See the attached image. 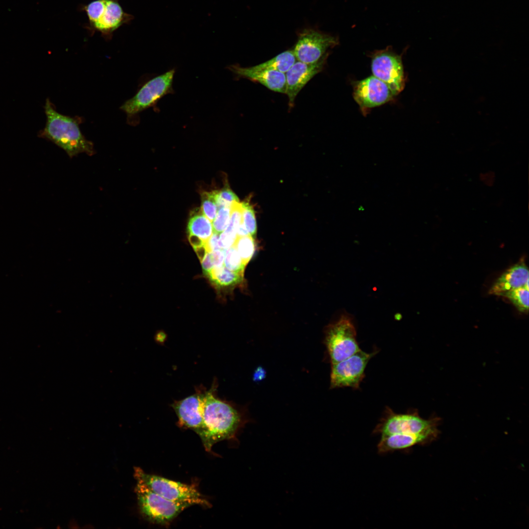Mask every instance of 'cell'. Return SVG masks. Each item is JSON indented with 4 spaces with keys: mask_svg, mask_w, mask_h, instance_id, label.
I'll use <instances>...</instances> for the list:
<instances>
[{
    "mask_svg": "<svg viewBox=\"0 0 529 529\" xmlns=\"http://www.w3.org/2000/svg\"><path fill=\"white\" fill-rule=\"evenodd\" d=\"M217 387L215 381L210 389L202 387V424L198 435L208 452L219 441L235 439L248 421L242 410L217 396Z\"/></svg>",
    "mask_w": 529,
    "mask_h": 529,
    "instance_id": "1",
    "label": "cell"
},
{
    "mask_svg": "<svg viewBox=\"0 0 529 529\" xmlns=\"http://www.w3.org/2000/svg\"><path fill=\"white\" fill-rule=\"evenodd\" d=\"M47 121L38 136L48 140L62 148L70 158L85 153H95L93 143L87 140L79 128L80 120L58 113L48 98L44 106Z\"/></svg>",
    "mask_w": 529,
    "mask_h": 529,
    "instance_id": "2",
    "label": "cell"
},
{
    "mask_svg": "<svg viewBox=\"0 0 529 529\" xmlns=\"http://www.w3.org/2000/svg\"><path fill=\"white\" fill-rule=\"evenodd\" d=\"M439 421L436 417L422 418L416 411L398 414L387 409L373 433L380 436L394 434L414 436L427 444L438 436Z\"/></svg>",
    "mask_w": 529,
    "mask_h": 529,
    "instance_id": "3",
    "label": "cell"
},
{
    "mask_svg": "<svg viewBox=\"0 0 529 529\" xmlns=\"http://www.w3.org/2000/svg\"><path fill=\"white\" fill-rule=\"evenodd\" d=\"M175 70H170L145 82L135 95L126 101L120 107L126 114L128 121L135 122L142 111L155 106L164 96L173 93L172 87Z\"/></svg>",
    "mask_w": 529,
    "mask_h": 529,
    "instance_id": "4",
    "label": "cell"
},
{
    "mask_svg": "<svg viewBox=\"0 0 529 529\" xmlns=\"http://www.w3.org/2000/svg\"><path fill=\"white\" fill-rule=\"evenodd\" d=\"M135 478L137 482L135 490L140 511L152 523L168 525L184 510L192 506L187 503L169 500L151 490L140 478Z\"/></svg>",
    "mask_w": 529,
    "mask_h": 529,
    "instance_id": "5",
    "label": "cell"
},
{
    "mask_svg": "<svg viewBox=\"0 0 529 529\" xmlns=\"http://www.w3.org/2000/svg\"><path fill=\"white\" fill-rule=\"evenodd\" d=\"M134 477L141 479L153 491L173 502L210 507L211 505L193 484L170 480L150 474L139 467L134 468Z\"/></svg>",
    "mask_w": 529,
    "mask_h": 529,
    "instance_id": "6",
    "label": "cell"
},
{
    "mask_svg": "<svg viewBox=\"0 0 529 529\" xmlns=\"http://www.w3.org/2000/svg\"><path fill=\"white\" fill-rule=\"evenodd\" d=\"M325 344L331 363L341 361L361 350L356 339V331L351 319L341 316L326 330Z\"/></svg>",
    "mask_w": 529,
    "mask_h": 529,
    "instance_id": "7",
    "label": "cell"
},
{
    "mask_svg": "<svg viewBox=\"0 0 529 529\" xmlns=\"http://www.w3.org/2000/svg\"><path fill=\"white\" fill-rule=\"evenodd\" d=\"M90 24L102 35L111 33L133 17L125 13L116 0H95L84 7Z\"/></svg>",
    "mask_w": 529,
    "mask_h": 529,
    "instance_id": "8",
    "label": "cell"
},
{
    "mask_svg": "<svg viewBox=\"0 0 529 529\" xmlns=\"http://www.w3.org/2000/svg\"><path fill=\"white\" fill-rule=\"evenodd\" d=\"M371 58L373 75L388 85L395 96L399 94L405 84L402 55L387 47L374 52Z\"/></svg>",
    "mask_w": 529,
    "mask_h": 529,
    "instance_id": "9",
    "label": "cell"
},
{
    "mask_svg": "<svg viewBox=\"0 0 529 529\" xmlns=\"http://www.w3.org/2000/svg\"><path fill=\"white\" fill-rule=\"evenodd\" d=\"M338 43L336 36L314 29H305L299 33L293 51L297 60L314 63L328 56L329 49Z\"/></svg>",
    "mask_w": 529,
    "mask_h": 529,
    "instance_id": "10",
    "label": "cell"
},
{
    "mask_svg": "<svg viewBox=\"0 0 529 529\" xmlns=\"http://www.w3.org/2000/svg\"><path fill=\"white\" fill-rule=\"evenodd\" d=\"M361 350L349 357L332 364L330 387L358 388L364 377L366 366L374 355Z\"/></svg>",
    "mask_w": 529,
    "mask_h": 529,
    "instance_id": "11",
    "label": "cell"
},
{
    "mask_svg": "<svg viewBox=\"0 0 529 529\" xmlns=\"http://www.w3.org/2000/svg\"><path fill=\"white\" fill-rule=\"evenodd\" d=\"M395 96L388 85L373 75L354 83V98L364 113L391 100Z\"/></svg>",
    "mask_w": 529,
    "mask_h": 529,
    "instance_id": "12",
    "label": "cell"
},
{
    "mask_svg": "<svg viewBox=\"0 0 529 529\" xmlns=\"http://www.w3.org/2000/svg\"><path fill=\"white\" fill-rule=\"evenodd\" d=\"M328 56L324 57L314 63H305L297 60L285 73V94L288 97L289 109L294 106L295 99L300 91L310 80L322 71Z\"/></svg>",
    "mask_w": 529,
    "mask_h": 529,
    "instance_id": "13",
    "label": "cell"
},
{
    "mask_svg": "<svg viewBox=\"0 0 529 529\" xmlns=\"http://www.w3.org/2000/svg\"><path fill=\"white\" fill-rule=\"evenodd\" d=\"M202 387L196 388L193 394L180 400H175L171 407L178 419V424L181 427L194 431L197 434L200 433L202 417L201 412Z\"/></svg>",
    "mask_w": 529,
    "mask_h": 529,
    "instance_id": "14",
    "label": "cell"
},
{
    "mask_svg": "<svg viewBox=\"0 0 529 529\" xmlns=\"http://www.w3.org/2000/svg\"><path fill=\"white\" fill-rule=\"evenodd\" d=\"M227 68L237 78H246L258 82L272 91L286 93V78L285 73L273 70L256 69L253 67H242L237 64L231 65Z\"/></svg>",
    "mask_w": 529,
    "mask_h": 529,
    "instance_id": "15",
    "label": "cell"
},
{
    "mask_svg": "<svg viewBox=\"0 0 529 529\" xmlns=\"http://www.w3.org/2000/svg\"><path fill=\"white\" fill-rule=\"evenodd\" d=\"M529 270L524 262H519L505 271L489 290L490 294L504 296L520 288H529Z\"/></svg>",
    "mask_w": 529,
    "mask_h": 529,
    "instance_id": "16",
    "label": "cell"
},
{
    "mask_svg": "<svg viewBox=\"0 0 529 529\" xmlns=\"http://www.w3.org/2000/svg\"><path fill=\"white\" fill-rule=\"evenodd\" d=\"M187 230L189 235L198 237L206 242L213 233L212 222L202 213L201 209H196L192 212L188 221Z\"/></svg>",
    "mask_w": 529,
    "mask_h": 529,
    "instance_id": "17",
    "label": "cell"
},
{
    "mask_svg": "<svg viewBox=\"0 0 529 529\" xmlns=\"http://www.w3.org/2000/svg\"><path fill=\"white\" fill-rule=\"evenodd\" d=\"M205 275L219 289L236 286L243 280V274L231 271L224 265L214 267Z\"/></svg>",
    "mask_w": 529,
    "mask_h": 529,
    "instance_id": "18",
    "label": "cell"
},
{
    "mask_svg": "<svg viewBox=\"0 0 529 529\" xmlns=\"http://www.w3.org/2000/svg\"><path fill=\"white\" fill-rule=\"evenodd\" d=\"M296 61L293 50H288L264 62L252 67L256 69L275 70L285 73Z\"/></svg>",
    "mask_w": 529,
    "mask_h": 529,
    "instance_id": "19",
    "label": "cell"
},
{
    "mask_svg": "<svg viewBox=\"0 0 529 529\" xmlns=\"http://www.w3.org/2000/svg\"><path fill=\"white\" fill-rule=\"evenodd\" d=\"M234 245L246 265L255 253L256 244L254 238L250 235L237 237Z\"/></svg>",
    "mask_w": 529,
    "mask_h": 529,
    "instance_id": "20",
    "label": "cell"
},
{
    "mask_svg": "<svg viewBox=\"0 0 529 529\" xmlns=\"http://www.w3.org/2000/svg\"><path fill=\"white\" fill-rule=\"evenodd\" d=\"M508 298L520 312L528 313L529 311V288H520L507 292L505 296Z\"/></svg>",
    "mask_w": 529,
    "mask_h": 529,
    "instance_id": "21",
    "label": "cell"
},
{
    "mask_svg": "<svg viewBox=\"0 0 529 529\" xmlns=\"http://www.w3.org/2000/svg\"><path fill=\"white\" fill-rule=\"evenodd\" d=\"M223 265L231 271L243 274L246 265L234 245L226 250Z\"/></svg>",
    "mask_w": 529,
    "mask_h": 529,
    "instance_id": "22",
    "label": "cell"
},
{
    "mask_svg": "<svg viewBox=\"0 0 529 529\" xmlns=\"http://www.w3.org/2000/svg\"><path fill=\"white\" fill-rule=\"evenodd\" d=\"M241 204V221L249 235L254 238L256 235L257 226L254 208L248 201L243 202Z\"/></svg>",
    "mask_w": 529,
    "mask_h": 529,
    "instance_id": "23",
    "label": "cell"
},
{
    "mask_svg": "<svg viewBox=\"0 0 529 529\" xmlns=\"http://www.w3.org/2000/svg\"><path fill=\"white\" fill-rule=\"evenodd\" d=\"M217 210L214 192H203L201 194V210L204 216L212 222L216 216Z\"/></svg>",
    "mask_w": 529,
    "mask_h": 529,
    "instance_id": "24",
    "label": "cell"
},
{
    "mask_svg": "<svg viewBox=\"0 0 529 529\" xmlns=\"http://www.w3.org/2000/svg\"><path fill=\"white\" fill-rule=\"evenodd\" d=\"M231 206H221L217 208L216 216L212 221L213 233L220 234L226 229L230 219Z\"/></svg>",
    "mask_w": 529,
    "mask_h": 529,
    "instance_id": "25",
    "label": "cell"
},
{
    "mask_svg": "<svg viewBox=\"0 0 529 529\" xmlns=\"http://www.w3.org/2000/svg\"><path fill=\"white\" fill-rule=\"evenodd\" d=\"M241 221V204L239 202H234L231 206L229 221L224 231L231 235L237 237V231Z\"/></svg>",
    "mask_w": 529,
    "mask_h": 529,
    "instance_id": "26",
    "label": "cell"
},
{
    "mask_svg": "<svg viewBox=\"0 0 529 529\" xmlns=\"http://www.w3.org/2000/svg\"><path fill=\"white\" fill-rule=\"evenodd\" d=\"M214 192L217 208L221 206H231L233 202H239L236 194L228 187Z\"/></svg>",
    "mask_w": 529,
    "mask_h": 529,
    "instance_id": "27",
    "label": "cell"
},
{
    "mask_svg": "<svg viewBox=\"0 0 529 529\" xmlns=\"http://www.w3.org/2000/svg\"><path fill=\"white\" fill-rule=\"evenodd\" d=\"M219 234L213 233L211 237L205 243L208 252L222 249L219 245Z\"/></svg>",
    "mask_w": 529,
    "mask_h": 529,
    "instance_id": "28",
    "label": "cell"
},
{
    "mask_svg": "<svg viewBox=\"0 0 529 529\" xmlns=\"http://www.w3.org/2000/svg\"><path fill=\"white\" fill-rule=\"evenodd\" d=\"M226 250L219 249L210 252L215 267H220L223 265Z\"/></svg>",
    "mask_w": 529,
    "mask_h": 529,
    "instance_id": "29",
    "label": "cell"
},
{
    "mask_svg": "<svg viewBox=\"0 0 529 529\" xmlns=\"http://www.w3.org/2000/svg\"><path fill=\"white\" fill-rule=\"evenodd\" d=\"M203 273L206 275L214 267V263L212 259L210 252H207L204 258L201 261Z\"/></svg>",
    "mask_w": 529,
    "mask_h": 529,
    "instance_id": "30",
    "label": "cell"
},
{
    "mask_svg": "<svg viewBox=\"0 0 529 529\" xmlns=\"http://www.w3.org/2000/svg\"><path fill=\"white\" fill-rule=\"evenodd\" d=\"M193 248L200 261L202 260L206 254L208 252L205 243L201 246Z\"/></svg>",
    "mask_w": 529,
    "mask_h": 529,
    "instance_id": "31",
    "label": "cell"
},
{
    "mask_svg": "<svg viewBox=\"0 0 529 529\" xmlns=\"http://www.w3.org/2000/svg\"><path fill=\"white\" fill-rule=\"evenodd\" d=\"M189 240L193 248L201 246L205 242L197 237L189 235Z\"/></svg>",
    "mask_w": 529,
    "mask_h": 529,
    "instance_id": "32",
    "label": "cell"
},
{
    "mask_svg": "<svg viewBox=\"0 0 529 529\" xmlns=\"http://www.w3.org/2000/svg\"><path fill=\"white\" fill-rule=\"evenodd\" d=\"M248 235H249V234L247 229L245 227L244 225H243V223L241 221L237 231V237L246 236Z\"/></svg>",
    "mask_w": 529,
    "mask_h": 529,
    "instance_id": "33",
    "label": "cell"
},
{
    "mask_svg": "<svg viewBox=\"0 0 529 529\" xmlns=\"http://www.w3.org/2000/svg\"><path fill=\"white\" fill-rule=\"evenodd\" d=\"M264 373L263 372V370L262 369H261V368L258 369L255 372V373L254 374V380H259L260 379H262L263 376H264Z\"/></svg>",
    "mask_w": 529,
    "mask_h": 529,
    "instance_id": "34",
    "label": "cell"
}]
</instances>
